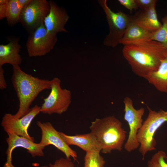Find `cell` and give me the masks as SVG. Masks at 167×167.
<instances>
[{"instance_id":"30bf717a","label":"cell","mask_w":167,"mask_h":167,"mask_svg":"<svg viewBox=\"0 0 167 167\" xmlns=\"http://www.w3.org/2000/svg\"><path fill=\"white\" fill-rule=\"evenodd\" d=\"M40 108L35 105L27 114L18 118L11 113H5L2 118L1 126L7 134L22 136L34 141V138L29 135L28 129L33 119L41 112Z\"/></svg>"},{"instance_id":"7c38bea8","label":"cell","mask_w":167,"mask_h":167,"mask_svg":"<svg viewBox=\"0 0 167 167\" xmlns=\"http://www.w3.org/2000/svg\"><path fill=\"white\" fill-rule=\"evenodd\" d=\"M6 139L8 147L6 154V161L3 167H15L12 164V153L15 148L21 147L27 149V152L32 157L44 156L43 150L45 147L39 143H36L30 139L15 135L8 134Z\"/></svg>"},{"instance_id":"2e32d148","label":"cell","mask_w":167,"mask_h":167,"mask_svg":"<svg viewBox=\"0 0 167 167\" xmlns=\"http://www.w3.org/2000/svg\"><path fill=\"white\" fill-rule=\"evenodd\" d=\"M21 48L18 38L11 39L7 44L0 45V66L5 64L12 66L21 64L22 61L19 54Z\"/></svg>"},{"instance_id":"8fae6325","label":"cell","mask_w":167,"mask_h":167,"mask_svg":"<svg viewBox=\"0 0 167 167\" xmlns=\"http://www.w3.org/2000/svg\"><path fill=\"white\" fill-rule=\"evenodd\" d=\"M36 124L41 132V137L39 143L44 147L53 145L62 152L66 158L72 157L77 160L76 152L73 150L65 142L60 136L59 132L49 122H41L37 121Z\"/></svg>"},{"instance_id":"83f0119b","label":"cell","mask_w":167,"mask_h":167,"mask_svg":"<svg viewBox=\"0 0 167 167\" xmlns=\"http://www.w3.org/2000/svg\"><path fill=\"white\" fill-rule=\"evenodd\" d=\"M31 0H17L19 5L23 9L30 1Z\"/></svg>"},{"instance_id":"ffe728a7","label":"cell","mask_w":167,"mask_h":167,"mask_svg":"<svg viewBox=\"0 0 167 167\" xmlns=\"http://www.w3.org/2000/svg\"><path fill=\"white\" fill-rule=\"evenodd\" d=\"M99 151L86 152L84 157V167H104L105 161Z\"/></svg>"},{"instance_id":"e0dca14e","label":"cell","mask_w":167,"mask_h":167,"mask_svg":"<svg viewBox=\"0 0 167 167\" xmlns=\"http://www.w3.org/2000/svg\"><path fill=\"white\" fill-rule=\"evenodd\" d=\"M152 32L145 29L135 23L130 21L119 44L124 46L150 40Z\"/></svg>"},{"instance_id":"52a82bcc","label":"cell","mask_w":167,"mask_h":167,"mask_svg":"<svg viewBox=\"0 0 167 167\" xmlns=\"http://www.w3.org/2000/svg\"><path fill=\"white\" fill-rule=\"evenodd\" d=\"M57 41V34L49 32L44 22L30 33L26 44L30 57L44 56L52 50Z\"/></svg>"},{"instance_id":"cb8c5ba5","label":"cell","mask_w":167,"mask_h":167,"mask_svg":"<svg viewBox=\"0 0 167 167\" xmlns=\"http://www.w3.org/2000/svg\"><path fill=\"white\" fill-rule=\"evenodd\" d=\"M138 7L141 10L148 9L156 5L157 1L156 0H135Z\"/></svg>"},{"instance_id":"d4e9b609","label":"cell","mask_w":167,"mask_h":167,"mask_svg":"<svg viewBox=\"0 0 167 167\" xmlns=\"http://www.w3.org/2000/svg\"><path fill=\"white\" fill-rule=\"evenodd\" d=\"M118 1L121 5L131 12L138 8L135 0H118Z\"/></svg>"},{"instance_id":"8992f818","label":"cell","mask_w":167,"mask_h":167,"mask_svg":"<svg viewBox=\"0 0 167 167\" xmlns=\"http://www.w3.org/2000/svg\"><path fill=\"white\" fill-rule=\"evenodd\" d=\"M51 80L50 92L44 99L40 112L49 115L61 114L67 110L71 103V92L70 90L61 88L59 78L55 77Z\"/></svg>"},{"instance_id":"5b68a950","label":"cell","mask_w":167,"mask_h":167,"mask_svg":"<svg viewBox=\"0 0 167 167\" xmlns=\"http://www.w3.org/2000/svg\"><path fill=\"white\" fill-rule=\"evenodd\" d=\"M98 2L104 11L109 27V32L103 41L104 45L115 47L119 44L130 20V16L122 11L114 12L107 4L106 0Z\"/></svg>"},{"instance_id":"277c9868","label":"cell","mask_w":167,"mask_h":167,"mask_svg":"<svg viewBox=\"0 0 167 167\" xmlns=\"http://www.w3.org/2000/svg\"><path fill=\"white\" fill-rule=\"evenodd\" d=\"M148 116L139 131L137 139L140 144L139 151L143 160L148 152L155 150L156 144L154 137L156 132L163 124L167 123V111L153 110L147 106Z\"/></svg>"},{"instance_id":"d6986e66","label":"cell","mask_w":167,"mask_h":167,"mask_svg":"<svg viewBox=\"0 0 167 167\" xmlns=\"http://www.w3.org/2000/svg\"><path fill=\"white\" fill-rule=\"evenodd\" d=\"M22 9L17 0H9L6 17L8 25L12 26L20 22Z\"/></svg>"},{"instance_id":"ac0fdd59","label":"cell","mask_w":167,"mask_h":167,"mask_svg":"<svg viewBox=\"0 0 167 167\" xmlns=\"http://www.w3.org/2000/svg\"><path fill=\"white\" fill-rule=\"evenodd\" d=\"M145 79L158 91L167 93V54L157 70L151 73Z\"/></svg>"},{"instance_id":"4316f807","label":"cell","mask_w":167,"mask_h":167,"mask_svg":"<svg viewBox=\"0 0 167 167\" xmlns=\"http://www.w3.org/2000/svg\"><path fill=\"white\" fill-rule=\"evenodd\" d=\"M9 2L5 4H0V20L6 17V13Z\"/></svg>"},{"instance_id":"9c48e42d","label":"cell","mask_w":167,"mask_h":167,"mask_svg":"<svg viewBox=\"0 0 167 167\" xmlns=\"http://www.w3.org/2000/svg\"><path fill=\"white\" fill-rule=\"evenodd\" d=\"M50 9L49 1L31 0L21 11L20 22L30 33L44 22Z\"/></svg>"},{"instance_id":"9a60e30c","label":"cell","mask_w":167,"mask_h":167,"mask_svg":"<svg viewBox=\"0 0 167 167\" xmlns=\"http://www.w3.org/2000/svg\"><path fill=\"white\" fill-rule=\"evenodd\" d=\"M156 6L147 10L140 9L133 15L130 16L131 20L151 32L156 31L162 24L158 19Z\"/></svg>"},{"instance_id":"44dd1931","label":"cell","mask_w":167,"mask_h":167,"mask_svg":"<svg viewBox=\"0 0 167 167\" xmlns=\"http://www.w3.org/2000/svg\"><path fill=\"white\" fill-rule=\"evenodd\" d=\"M162 22L161 27L152 33L150 40L161 43L167 50V15L162 18Z\"/></svg>"},{"instance_id":"484cf974","label":"cell","mask_w":167,"mask_h":167,"mask_svg":"<svg viewBox=\"0 0 167 167\" xmlns=\"http://www.w3.org/2000/svg\"><path fill=\"white\" fill-rule=\"evenodd\" d=\"M7 85L4 77V71L2 66H0V89L3 90L7 88Z\"/></svg>"},{"instance_id":"4fadbf2b","label":"cell","mask_w":167,"mask_h":167,"mask_svg":"<svg viewBox=\"0 0 167 167\" xmlns=\"http://www.w3.org/2000/svg\"><path fill=\"white\" fill-rule=\"evenodd\" d=\"M49 12L45 18L44 24L49 33L57 34L59 32H68L65 28L69 16L63 8L58 6L54 1H49Z\"/></svg>"},{"instance_id":"7a4b0ae2","label":"cell","mask_w":167,"mask_h":167,"mask_svg":"<svg viewBox=\"0 0 167 167\" xmlns=\"http://www.w3.org/2000/svg\"><path fill=\"white\" fill-rule=\"evenodd\" d=\"M12 66L11 80L19 102L18 110L14 115L18 118L30 111L31 105L40 92L45 89H50L51 80L27 74L22 70L19 65Z\"/></svg>"},{"instance_id":"7402d4cb","label":"cell","mask_w":167,"mask_h":167,"mask_svg":"<svg viewBox=\"0 0 167 167\" xmlns=\"http://www.w3.org/2000/svg\"><path fill=\"white\" fill-rule=\"evenodd\" d=\"M165 159H167L166 153L163 151H159L148 161L147 167H167Z\"/></svg>"},{"instance_id":"6da1fadb","label":"cell","mask_w":167,"mask_h":167,"mask_svg":"<svg viewBox=\"0 0 167 167\" xmlns=\"http://www.w3.org/2000/svg\"><path fill=\"white\" fill-rule=\"evenodd\" d=\"M122 53L132 71L146 79L157 70L167 54V50L161 43L149 40L124 46Z\"/></svg>"},{"instance_id":"5bb4252c","label":"cell","mask_w":167,"mask_h":167,"mask_svg":"<svg viewBox=\"0 0 167 167\" xmlns=\"http://www.w3.org/2000/svg\"><path fill=\"white\" fill-rule=\"evenodd\" d=\"M59 133L65 142L69 146L74 145L77 146L86 152L101 151L100 144L95 137L91 132L74 136L67 135L62 132H59Z\"/></svg>"},{"instance_id":"603a6c76","label":"cell","mask_w":167,"mask_h":167,"mask_svg":"<svg viewBox=\"0 0 167 167\" xmlns=\"http://www.w3.org/2000/svg\"><path fill=\"white\" fill-rule=\"evenodd\" d=\"M49 167H75L70 158H61L56 160L54 164H50Z\"/></svg>"},{"instance_id":"f1b7e54d","label":"cell","mask_w":167,"mask_h":167,"mask_svg":"<svg viewBox=\"0 0 167 167\" xmlns=\"http://www.w3.org/2000/svg\"><path fill=\"white\" fill-rule=\"evenodd\" d=\"M39 167H48L47 166L44 165V166H42Z\"/></svg>"},{"instance_id":"ba28073f","label":"cell","mask_w":167,"mask_h":167,"mask_svg":"<svg viewBox=\"0 0 167 167\" xmlns=\"http://www.w3.org/2000/svg\"><path fill=\"white\" fill-rule=\"evenodd\" d=\"M124 105V119L127 122L130 128L128 138L124 145L125 150L130 152L137 149L140 146L138 141V132L143 124L142 117L145 109L141 107L137 109L135 108L132 100L129 97L123 100Z\"/></svg>"},{"instance_id":"3957f363","label":"cell","mask_w":167,"mask_h":167,"mask_svg":"<svg viewBox=\"0 0 167 167\" xmlns=\"http://www.w3.org/2000/svg\"><path fill=\"white\" fill-rule=\"evenodd\" d=\"M89 129L100 144L102 153L122 151L126 132L122 128L121 122L115 116L96 118L91 122Z\"/></svg>"}]
</instances>
